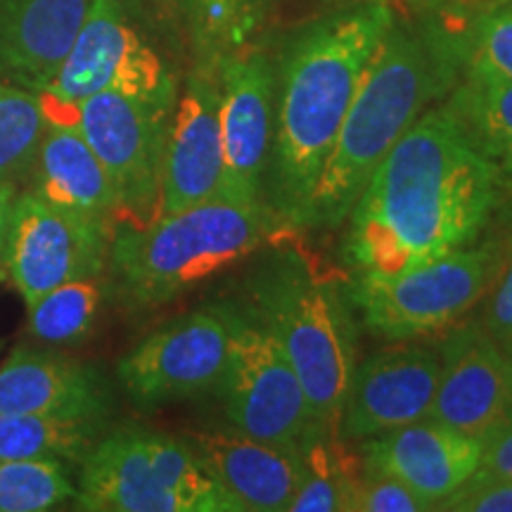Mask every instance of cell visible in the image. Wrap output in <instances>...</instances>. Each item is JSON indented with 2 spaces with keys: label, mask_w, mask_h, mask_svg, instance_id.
<instances>
[{
  "label": "cell",
  "mask_w": 512,
  "mask_h": 512,
  "mask_svg": "<svg viewBox=\"0 0 512 512\" xmlns=\"http://www.w3.org/2000/svg\"><path fill=\"white\" fill-rule=\"evenodd\" d=\"M501 181L448 105L422 112L349 211L347 259L358 273L392 275L467 247Z\"/></svg>",
  "instance_id": "6da1fadb"
},
{
  "label": "cell",
  "mask_w": 512,
  "mask_h": 512,
  "mask_svg": "<svg viewBox=\"0 0 512 512\" xmlns=\"http://www.w3.org/2000/svg\"><path fill=\"white\" fill-rule=\"evenodd\" d=\"M392 22V5L363 3L320 19L292 43L280 72L264 188L275 219L304 226L325 159Z\"/></svg>",
  "instance_id": "7a4b0ae2"
},
{
  "label": "cell",
  "mask_w": 512,
  "mask_h": 512,
  "mask_svg": "<svg viewBox=\"0 0 512 512\" xmlns=\"http://www.w3.org/2000/svg\"><path fill=\"white\" fill-rule=\"evenodd\" d=\"M453 76L451 50L392 22L370 57L306 207L304 226L335 228L370 176Z\"/></svg>",
  "instance_id": "3957f363"
},
{
  "label": "cell",
  "mask_w": 512,
  "mask_h": 512,
  "mask_svg": "<svg viewBox=\"0 0 512 512\" xmlns=\"http://www.w3.org/2000/svg\"><path fill=\"white\" fill-rule=\"evenodd\" d=\"M275 216L266 204L214 200L147 226L112 230L110 275L136 306H157L245 259L268 238Z\"/></svg>",
  "instance_id": "277c9868"
},
{
  "label": "cell",
  "mask_w": 512,
  "mask_h": 512,
  "mask_svg": "<svg viewBox=\"0 0 512 512\" xmlns=\"http://www.w3.org/2000/svg\"><path fill=\"white\" fill-rule=\"evenodd\" d=\"M254 316L278 339L309 399L320 432L339 434L356 368V337L342 292L309 256L280 252L256 273Z\"/></svg>",
  "instance_id": "5b68a950"
},
{
  "label": "cell",
  "mask_w": 512,
  "mask_h": 512,
  "mask_svg": "<svg viewBox=\"0 0 512 512\" xmlns=\"http://www.w3.org/2000/svg\"><path fill=\"white\" fill-rule=\"evenodd\" d=\"M76 508L91 512H242L188 441L124 427L81 463Z\"/></svg>",
  "instance_id": "8992f818"
},
{
  "label": "cell",
  "mask_w": 512,
  "mask_h": 512,
  "mask_svg": "<svg viewBox=\"0 0 512 512\" xmlns=\"http://www.w3.org/2000/svg\"><path fill=\"white\" fill-rule=\"evenodd\" d=\"M503 256L494 245L463 247L392 275L361 273L351 304L363 325L389 342L451 328L489 294Z\"/></svg>",
  "instance_id": "52a82bcc"
},
{
  "label": "cell",
  "mask_w": 512,
  "mask_h": 512,
  "mask_svg": "<svg viewBox=\"0 0 512 512\" xmlns=\"http://www.w3.org/2000/svg\"><path fill=\"white\" fill-rule=\"evenodd\" d=\"M174 98L100 91L74 105V124L110 174L121 223L143 228L159 214L162 162Z\"/></svg>",
  "instance_id": "ba28073f"
},
{
  "label": "cell",
  "mask_w": 512,
  "mask_h": 512,
  "mask_svg": "<svg viewBox=\"0 0 512 512\" xmlns=\"http://www.w3.org/2000/svg\"><path fill=\"white\" fill-rule=\"evenodd\" d=\"M216 392L233 430L252 439L302 448L320 432L297 370L256 318L233 311L228 368Z\"/></svg>",
  "instance_id": "9c48e42d"
},
{
  "label": "cell",
  "mask_w": 512,
  "mask_h": 512,
  "mask_svg": "<svg viewBox=\"0 0 512 512\" xmlns=\"http://www.w3.org/2000/svg\"><path fill=\"white\" fill-rule=\"evenodd\" d=\"M233 342V309L207 306L143 339L117 366L128 399L143 408L195 399L219 389Z\"/></svg>",
  "instance_id": "30bf717a"
},
{
  "label": "cell",
  "mask_w": 512,
  "mask_h": 512,
  "mask_svg": "<svg viewBox=\"0 0 512 512\" xmlns=\"http://www.w3.org/2000/svg\"><path fill=\"white\" fill-rule=\"evenodd\" d=\"M110 242V223L55 207L24 190L12 209L3 268L29 306L64 283L105 275Z\"/></svg>",
  "instance_id": "8fae6325"
},
{
  "label": "cell",
  "mask_w": 512,
  "mask_h": 512,
  "mask_svg": "<svg viewBox=\"0 0 512 512\" xmlns=\"http://www.w3.org/2000/svg\"><path fill=\"white\" fill-rule=\"evenodd\" d=\"M100 91L176 98L164 64L128 24L121 0H91L72 48L43 93L76 105Z\"/></svg>",
  "instance_id": "7c38bea8"
},
{
  "label": "cell",
  "mask_w": 512,
  "mask_h": 512,
  "mask_svg": "<svg viewBox=\"0 0 512 512\" xmlns=\"http://www.w3.org/2000/svg\"><path fill=\"white\" fill-rule=\"evenodd\" d=\"M223 200L266 204V171L275 133V76L259 53L230 55L219 74Z\"/></svg>",
  "instance_id": "4fadbf2b"
},
{
  "label": "cell",
  "mask_w": 512,
  "mask_h": 512,
  "mask_svg": "<svg viewBox=\"0 0 512 512\" xmlns=\"http://www.w3.org/2000/svg\"><path fill=\"white\" fill-rule=\"evenodd\" d=\"M441 373L427 418L484 444L512 427V358L470 323L441 344Z\"/></svg>",
  "instance_id": "5bb4252c"
},
{
  "label": "cell",
  "mask_w": 512,
  "mask_h": 512,
  "mask_svg": "<svg viewBox=\"0 0 512 512\" xmlns=\"http://www.w3.org/2000/svg\"><path fill=\"white\" fill-rule=\"evenodd\" d=\"M441 373L439 351L418 344L382 349L351 373L339 434L366 441L430 415Z\"/></svg>",
  "instance_id": "9a60e30c"
},
{
  "label": "cell",
  "mask_w": 512,
  "mask_h": 512,
  "mask_svg": "<svg viewBox=\"0 0 512 512\" xmlns=\"http://www.w3.org/2000/svg\"><path fill=\"white\" fill-rule=\"evenodd\" d=\"M219 102V79L209 74L192 76L166 136L157 219L219 195L223 174Z\"/></svg>",
  "instance_id": "2e32d148"
},
{
  "label": "cell",
  "mask_w": 512,
  "mask_h": 512,
  "mask_svg": "<svg viewBox=\"0 0 512 512\" xmlns=\"http://www.w3.org/2000/svg\"><path fill=\"white\" fill-rule=\"evenodd\" d=\"M112 392L91 363L19 344L0 366V413L105 422Z\"/></svg>",
  "instance_id": "e0dca14e"
},
{
  "label": "cell",
  "mask_w": 512,
  "mask_h": 512,
  "mask_svg": "<svg viewBox=\"0 0 512 512\" xmlns=\"http://www.w3.org/2000/svg\"><path fill=\"white\" fill-rule=\"evenodd\" d=\"M482 441L430 418L363 441V463L439 505L477 472Z\"/></svg>",
  "instance_id": "ac0fdd59"
},
{
  "label": "cell",
  "mask_w": 512,
  "mask_h": 512,
  "mask_svg": "<svg viewBox=\"0 0 512 512\" xmlns=\"http://www.w3.org/2000/svg\"><path fill=\"white\" fill-rule=\"evenodd\" d=\"M46 110V133L27 181L38 197L88 219L110 223L119 216L117 190L105 166L74 124V105L38 93Z\"/></svg>",
  "instance_id": "d6986e66"
},
{
  "label": "cell",
  "mask_w": 512,
  "mask_h": 512,
  "mask_svg": "<svg viewBox=\"0 0 512 512\" xmlns=\"http://www.w3.org/2000/svg\"><path fill=\"white\" fill-rule=\"evenodd\" d=\"M188 444L242 512H287L304 479L299 448L266 444L238 430L195 432Z\"/></svg>",
  "instance_id": "ffe728a7"
},
{
  "label": "cell",
  "mask_w": 512,
  "mask_h": 512,
  "mask_svg": "<svg viewBox=\"0 0 512 512\" xmlns=\"http://www.w3.org/2000/svg\"><path fill=\"white\" fill-rule=\"evenodd\" d=\"M91 0H0V81L43 93Z\"/></svg>",
  "instance_id": "44dd1931"
},
{
  "label": "cell",
  "mask_w": 512,
  "mask_h": 512,
  "mask_svg": "<svg viewBox=\"0 0 512 512\" xmlns=\"http://www.w3.org/2000/svg\"><path fill=\"white\" fill-rule=\"evenodd\" d=\"M446 105L477 150L501 176L512 178V81L467 67L465 81Z\"/></svg>",
  "instance_id": "7402d4cb"
},
{
  "label": "cell",
  "mask_w": 512,
  "mask_h": 512,
  "mask_svg": "<svg viewBox=\"0 0 512 512\" xmlns=\"http://www.w3.org/2000/svg\"><path fill=\"white\" fill-rule=\"evenodd\" d=\"M102 422L34 413H0V460H60L81 465L98 444Z\"/></svg>",
  "instance_id": "603a6c76"
},
{
  "label": "cell",
  "mask_w": 512,
  "mask_h": 512,
  "mask_svg": "<svg viewBox=\"0 0 512 512\" xmlns=\"http://www.w3.org/2000/svg\"><path fill=\"white\" fill-rule=\"evenodd\" d=\"M107 297L102 275L64 283L29 304V335L48 347H74L91 337Z\"/></svg>",
  "instance_id": "cb8c5ba5"
},
{
  "label": "cell",
  "mask_w": 512,
  "mask_h": 512,
  "mask_svg": "<svg viewBox=\"0 0 512 512\" xmlns=\"http://www.w3.org/2000/svg\"><path fill=\"white\" fill-rule=\"evenodd\" d=\"M304 479L287 512H351L354 486L363 472V463L337 444V437L316 432L302 444Z\"/></svg>",
  "instance_id": "d4e9b609"
},
{
  "label": "cell",
  "mask_w": 512,
  "mask_h": 512,
  "mask_svg": "<svg viewBox=\"0 0 512 512\" xmlns=\"http://www.w3.org/2000/svg\"><path fill=\"white\" fill-rule=\"evenodd\" d=\"M46 126L41 95L0 81V181H27Z\"/></svg>",
  "instance_id": "484cf974"
},
{
  "label": "cell",
  "mask_w": 512,
  "mask_h": 512,
  "mask_svg": "<svg viewBox=\"0 0 512 512\" xmlns=\"http://www.w3.org/2000/svg\"><path fill=\"white\" fill-rule=\"evenodd\" d=\"M60 460H0V512H46L76 498V484Z\"/></svg>",
  "instance_id": "4316f807"
},
{
  "label": "cell",
  "mask_w": 512,
  "mask_h": 512,
  "mask_svg": "<svg viewBox=\"0 0 512 512\" xmlns=\"http://www.w3.org/2000/svg\"><path fill=\"white\" fill-rule=\"evenodd\" d=\"M432 503L401 484L399 479L382 475L363 463V472L351 496V512H430Z\"/></svg>",
  "instance_id": "83f0119b"
},
{
  "label": "cell",
  "mask_w": 512,
  "mask_h": 512,
  "mask_svg": "<svg viewBox=\"0 0 512 512\" xmlns=\"http://www.w3.org/2000/svg\"><path fill=\"white\" fill-rule=\"evenodd\" d=\"M470 67L512 81V8H498L479 19L472 36Z\"/></svg>",
  "instance_id": "f1b7e54d"
},
{
  "label": "cell",
  "mask_w": 512,
  "mask_h": 512,
  "mask_svg": "<svg viewBox=\"0 0 512 512\" xmlns=\"http://www.w3.org/2000/svg\"><path fill=\"white\" fill-rule=\"evenodd\" d=\"M266 0H202L207 29L228 43H242L259 22Z\"/></svg>",
  "instance_id": "f546056e"
},
{
  "label": "cell",
  "mask_w": 512,
  "mask_h": 512,
  "mask_svg": "<svg viewBox=\"0 0 512 512\" xmlns=\"http://www.w3.org/2000/svg\"><path fill=\"white\" fill-rule=\"evenodd\" d=\"M439 510L451 512H512V479H486L472 475Z\"/></svg>",
  "instance_id": "4dcf8cb0"
},
{
  "label": "cell",
  "mask_w": 512,
  "mask_h": 512,
  "mask_svg": "<svg viewBox=\"0 0 512 512\" xmlns=\"http://www.w3.org/2000/svg\"><path fill=\"white\" fill-rule=\"evenodd\" d=\"M489 304L482 316V328L505 349L512 342V247L501 259V268L489 290Z\"/></svg>",
  "instance_id": "1f68e13d"
},
{
  "label": "cell",
  "mask_w": 512,
  "mask_h": 512,
  "mask_svg": "<svg viewBox=\"0 0 512 512\" xmlns=\"http://www.w3.org/2000/svg\"><path fill=\"white\" fill-rule=\"evenodd\" d=\"M475 475L486 479H512V427L484 441Z\"/></svg>",
  "instance_id": "d6a6232c"
},
{
  "label": "cell",
  "mask_w": 512,
  "mask_h": 512,
  "mask_svg": "<svg viewBox=\"0 0 512 512\" xmlns=\"http://www.w3.org/2000/svg\"><path fill=\"white\" fill-rule=\"evenodd\" d=\"M17 195H19V190H17L15 183L0 181V266H3L5 247H8L12 209H15Z\"/></svg>",
  "instance_id": "836d02e7"
},
{
  "label": "cell",
  "mask_w": 512,
  "mask_h": 512,
  "mask_svg": "<svg viewBox=\"0 0 512 512\" xmlns=\"http://www.w3.org/2000/svg\"><path fill=\"white\" fill-rule=\"evenodd\" d=\"M358 3H387V5H394V3H403V0H358Z\"/></svg>",
  "instance_id": "e575fe53"
},
{
  "label": "cell",
  "mask_w": 512,
  "mask_h": 512,
  "mask_svg": "<svg viewBox=\"0 0 512 512\" xmlns=\"http://www.w3.org/2000/svg\"><path fill=\"white\" fill-rule=\"evenodd\" d=\"M503 351H505V354H508V356L512 358V342H510V344H508V347H505Z\"/></svg>",
  "instance_id": "d590c367"
},
{
  "label": "cell",
  "mask_w": 512,
  "mask_h": 512,
  "mask_svg": "<svg viewBox=\"0 0 512 512\" xmlns=\"http://www.w3.org/2000/svg\"><path fill=\"white\" fill-rule=\"evenodd\" d=\"M164 3H178V0H164Z\"/></svg>",
  "instance_id": "8d00e7d4"
},
{
  "label": "cell",
  "mask_w": 512,
  "mask_h": 512,
  "mask_svg": "<svg viewBox=\"0 0 512 512\" xmlns=\"http://www.w3.org/2000/svg\"><path fill=\"white\" fill-rule=\"evenodd\" d=\"M0 347H3V342H0Z\"/></svg>",
  "instance_id": "74e56055"
}]
</instances>
